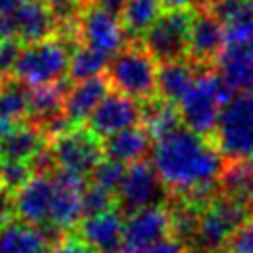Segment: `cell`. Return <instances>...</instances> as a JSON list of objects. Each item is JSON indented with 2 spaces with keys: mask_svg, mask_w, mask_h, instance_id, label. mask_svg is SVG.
I'll return each mask as SVG.
<instances>
[{
  "mask_svg": "<svg viewBox=\"0 0 253 253\" xmlns=\"http://www.w3.org/2000/svg\"><path fill=\"white\" fill-rule=\"evenodd\" d=\"M152 166L164 188L184 196L186 202L200 208L215 198L213 190L225 168L219 148L182 126L156 140L152 148Z\"/></svg>",
  "mask_w": 253,
  "mask_h": 253,
  "instance_id": "1",
  "label": "cell"
},
{
  "mask_svg": "<svg viewBox=\"0 0 253 253\" xmlns=\"http://www.w3.org/2000/svg\"><path fill=\"white\" fill-rule=\"evenodd\" d=\"M229 99L231 89L225 85L219 73H202L178 103L180 119L186 128L206 136L215 130L219 115Z\"/></svg>",
  "mask_w": 253,
  "mask_h": 253,
  "instance_id": "2",
  "label": "cell"
},
{
  "mask_svg": "<svg viewBox=\"0 0 253 253\" xmlns=\"http://www.w3.org/2000/svg\"><path fill=\"white\" fill-rule=\"evenodd\" d=\"M69 63L71 53L67 49V43L63 40L49 38L22 47L14 77L30 89L45 87L59 83L61 77L69 73Z\"/></svg>",
  "mask_w": 253,
  "mask_h": 253,
  "instance_id": "3",
  "label": "cell"
},
{
  "mask_svg": "<svg viewBox=\"0 0 253 253\" xmlns=\"http://www.w3.org/2000/svg\"><path fill=\"white\" fill-rule=\"evenodd\" d=\"M109 81L130 99L150 101L158 93L156 59L144 47H125L109 63Z\"/></svg>",
  "mask_w": 253,
  "mask_h": 253,
  "instance_id": "4",
  "label": "cell"
},
{
  "mask_svg": "<svg viewBox=\"0 0 253 253\" xmlns=\"http://www.w3.org/2000/svg\"><path fill=\"white\" fill-rule=\"evenodd\" d=\"M217 148L229 160L251 158L253 154V93L233 95L217 121L215 126Z\"/></svg>",
  "mask_w": 253,
  "mask_h": 253,
  "instance_id": "5",
  "label": "cell"
},
{
  "mask_svg": "<svg viewBox=\"0 0 253 253\" xmlns=\"http://www.w3.org/2000/svg\"><path fill=\"white\" fill-rule=\"evenodd\" d=\"M249 217V208L229 200L225 196L213 198L208 206L202 208L194 243L204 251H219L223 245H229L233 233Z\"/></svg>",
  "mask_w": 253,
  "mask_h": 253,
  "instance_id": "6",
  "label": "cell"
},
{
  "mask_svg": "<svg viewBox=\"0 0 253 253\" xmlns=\"http://www.w3.org/2000/svg\"><path fill=\"white\" fill-rule=\"evenodd\" d=\"M49 148L59 170L77 174L81 178L93 174L105 154L99 136L85 126H71L67 132L55 136Z\"/></svg>",
  "mask_w": 253,
  "mask_h": 253,
  "instance_id": "7",
  "label": "cell"
},
{
  "mask_svg": "<svg viewBox=\"0 0 253 253\" xmlns=\"http://www.w3.org/2000/svg\"><path fill=\"white\" fill-rule=\"evenodd\" d=\"M192 16L186 10H170L144 34V49L160 63L182 59L188 53Z\"/></svg>",
  "mask_w": 253,
  "mask_h": 253,
  "instance_id": "8",
  "label": "cell"
},
{
  "mask_svg": "<svg viewBox=\"0 0 253 253\" xmlns=\"http://www.w3.org/2000/svg\"><path fill=\"white\" fill-rule=\"evenodd\" d=\"M164 198V184L154 166L140 160L126 168L125 178L117 190V204L123 211L134 213L144 208L160 206Z\"/></svg>",
  "mask_w": 253,
  "mask_h": 253,
  "instance_id": "9",
  "label": "cell"
},
{
  "mask_svg": "<svg viewBox=\"0 0 253 253\" xmlns=\"http://www.w3.org/2000/svg\"><path fill=\"white\" fill-rule=\"evenodd\" d=\"M79 38L85 47L105 55L115 57L125 43V28L117 14H111L99 6L87 8L79 18Z\"/></svg>",
  "mask_w": 253,
  "mask_h": 253,
  "instance_id": "10",
  "label": "cell"
},
{
  "mask_svg": "<svg viewBox=\"0 0 253 253\" xmlns=\"http://www.w3.org/2000/svg\"><path fill=\"white\" fill-rule=\"evenodd\" d=\"M53 180V200L49 210V225L55 229H71L75 227L83 217V192H85V180L77 174L55 170L51 174Z\"/></svg>",
  "mask_w": 253,
  "mask_h": 253,
  "instance_id": "11",
  "label": "cell"
},
{
  "mask_svg": "<svg viewBox=\"0 0 253 253\" xmlns=\"http://www.w3.org/2000/svg\"><path fill=\"white\" fill-rule=\"evenodd\" d=\"M140 115L142 109L134 99L115 91L109 93L93 111V115L87 119V128L99 138H109L125 128L134 126Z\"/></svg>",
  "mask_w": 253,
  "mask_h": 253,
  "instance_id": "12",
  "label": "cell"
},
{
  "mask_svg": "<svg viewBox=\"0 0 253 253\" xmlns=\"http://www.w3.org/2000/svg\"><path fill=\"white\" fill-rule=\"evenodd\" d=\"M172 231V211L164 206L138 210L125 221V247L140 251Z\"/></svg>",
  "mask_w": 253,
  "mask_h": 253,
  "instance_id": "13",
  "label": "cell"
},
{
  "mask_svg": "<svg viewBox=\"0 0 253 253\" xmlns=\"http://www.w3.org/2000/svg\"><path fill=\"white\" fill-rule=\"evenodd\" d=\"M8 20L12 26V34L26 45L49 40V36L57 28L55 12L51 10V6L47 2H42V0L22 2L8 16Z\"/></svg>",
  "mask_w": 253,
  "mask_h": 253,
  "instance_id": "14",
  "label": "cell"
},
{
  "mask_svg": "<svg viewBox=\"0 0 253 253\" xmlns=\"http://www.w3.org/2000/svg\"><path fill=\"white\" fill-rule=\"evenodd\" d=\"M53 200V180L51 176L36 174L24 188L14 194V217L42 227L49 221V210Z\"/></svg>",
  "mask_w": 253,
  "mask_h": 253,
  "instance_id": "15",
  "label": "cell"
},
{
  "mask_svg": "<svg viewBox=\"0 0 253 253\" xmlns=\"http://www.w3.org/2000/svg\"><path fill=\"white\" fill-rule=\"evenodd\" d=\"M79 237L95 253H121L125 247V221L117 210L83 217L79 223Z\"/></svg>",
  "mask_w": 253,
  "mask_h": 253,
  "instance_id": "16",
  "label": "cell"
},
{
  "mask_svg": "<svg viewBox=\"0 0 253 253\" xmlns=\"http://www.w3.org/2000/svg\"><path fill=\"white\" fill-rule=\"evenodd\" d=\"M225 47V28L211 12H200L192 16L188 53L196 61H208L217 57Z\"/></svg>",
  "mask_w": 253,
  "mask_h": 253,
  "instance_id": "17",
  "label": "cell"
},
{
  "mask_svg": "<svg viewBox=\"0 0 253 253\" xmlns=\"http://www.w3.org/2000/svg\"><path fill=\"white\" fill-rule=\"evenodd\" d=\"M107 95H109V81L105 77L99 75L93 79L79 81L71 89H67L63 113L73 125L87 121Z\"/></svg>",
  "mask_w": 253,
  "mask_h": 253,
  "instance_id": "18",
  "label": "cell"
},
{
  "mask_svg": "<svg viewBox=\"0 0 253 253\" xmlns=\"http://www.w3.org/2000/svg\"><path fill=\"white\" fill-rule=\"evenodd\" d=\"M45 142H47V136L38 125L30 121H22L0 142V158L32 162L47 146Z\"/></svg>",
  "mask_w": 253,
  "mask_h": 253,
  "instance_id": "19",
  "label": "cell"
},
{
  "mask_svg": "<svg viewBox=\"0 0 253 253\" xmlns=\"http://www.w3.org/2000/svg\"><path fill=\"white\" fill-rule=\"evenodd\" d=\"M219 75L231 91H251L253 89V51L249 45L243 47H223L217 55Z\"/></svg>",
  "mask_w": 253,
  "mask_h": 253,
  "instance_id": "20",
  "label": "cell"
},
{
  "mask_svg": "<svg viewBox=\"0 0 253 253\" xmlns=\"http://www.w3.org/2000/svg\"><path fill=\"white\" fill-rule=\"evenodd\" d=\"M47 237L42 227L10 219L0 225V253H43Z\"/></svg>",
  "mask_w": 253,
  "mask_h": 253,
  "instance_id": "21",
  "label": "cell"
},
{
  "mask_svg": "<svg viewBox=\"0 0 253 253\" xmlns=\"http://www.w3.org/2000/svg\"><path fill=\"white\" fill-rule=\"evenodd\" d=\"M150 148V134L144 128L138 126H130L125 128L109 138H105L103 142V150L107 154V158H113L117 162H140L144 158V154Z\"/></svg>",
  "mask_w": 253,
  "mask_h": 253,
  "instance_id": "22",
  "label": "cell"
},
{
  "mask_svg": "<svg viewBox=\"0 0 253 253\" xmlns=\"http://www.w3.org/2000/svg\"><path fill=\"white\" fill-rule=\"evenodd\" d=\"M196 81V71L186 59L166 61L158 67V93L168 103H180Z\"/></svg>",
  "mask_w": 253,
  "mask_h": 253,
  "instance_id": "23",
  "label": "cell"
},
{
  "mask_svg": "<svg viewBox=\"0 0 253 253\" xmlns=\"http://www.w3.org/2000/svg\"><path fill=\"white\" fill-rule=\"evenodd\" d=\"M65 95L67 89L63 83H53L45 87H36L30 91V111H28V121L43 128L47 123L63 115L65 107Z\"/></svg>",
  "mask_w": 253,
  "mask_h": 253,
  "instance_id": "24",
  "label": "cell"
},
{
  "mask_svg": "<svg viewBox=\"0 0 253 253\" xmlns=\"http://www.w3.org/2000/svg\"><path fill=\"white\" fill-rule=\"evenodd\" d=\"M221 194L247 208L253 206V164L245 160H231L219 176Z\"/></svg>",
  "mask_w": 253,
  "mask_h": 253,
  "instance_id": "25",
  "label": "cell"
},
{
  "mask_svg": "<svg viewBox=\"0 0 253 253\" xmlns=\"http://www.w3.org/2000/svg\"><path fill=\"white\" fill-rule=\"evenodd\" d=\"M140 119L144 121V130H146L150 136H154L156 140H160V138H164L166 134L178 130L180 125H182L180 111H178L172 103H168V101H164V99H158V101L150 99V101L142 107Z\"/></svg>",
  "mask_w": 253,
  "mask_h": 253,
  "instance_id": "26",
  "label": "cell"
},
{
  "mask_svg": "<svg viewBox=\"0 0 253 253\" xmlns=\"http://www.w3.org/2000/svg\"><path fill=\"white\" fill-rule=\"evenodd\" d=\"M162 16V0H126L121 22L126 34L144 36Z\"/></svg>",
  "mask_w": 253,
  "mask_h": 253,
  "instance_id": "27",
  "label": "cell"
},
{
  "mask_svg": "<svg viewBox=\"0 0 253 253\" xmlns=\"http://www.w3.org/2000/svg\"><path fill=\"white\" fill-rule=\"evenodd\" d=\"M30 87L16 77L0 79V117L14 123H22L30 111Z\"/></svg>",
  "mask_w": 253,
  "mask_h": 253,
  "instance_id": "28",
  "label": "cell"
},
{
  "mask_svg": "<svg viewBox=\"0 0 253 253\" xmlns=\"http://www.w3.org/2000/svg\"><path fill=\"white\" fill-rule=\"evenodd\" d=\"M107 59L105 55L81 45L71 53V63H69V77L73 81H85V79H93L99 77V73L107 67Z\"/></svg>",
  "mask_w": 253,
  "mask_h": 253,
  "instance_id": "29",
  "label": "cell"
},
{
  "mask_svg": "<svg viewBox=\"0 0 253 253\" xmlns=\"http://www.w3.org/2000/svg\"><path fill=\"white\" fill-rule=\"evenodd\" d=\"M36 176L34 168L30 162L22 160H2L0 158V184L8 188L10 192H18L24 188L32 178Z\"/></svg>",
  "mask_w": 253,
  "mask_h": 253,
  "instance_id": "30",
  "label": "cell"
},
{
  "mask_svg": "<svg viewBox=\"0 0 253 253\" xmlns=\"http://www.w3.org/2000/svg\"><path fill=\"white\" fill-rule=\"evenodd\" d=\"M117 204V198L113 192L91 184L85 188L83 192V217H93V215H101L107 213L111 210H115L113 206Z\"/></svg>",
  "mask_w": 253,
  "mask_h": 253,
  "instance_id": "31",
  "label": "cell"
},
{
  "mask_svg": "<svg viewBox=\"0 0 253 253\" xmlns=\"http://www.w3.org/2000/svg\"><path fill=\"white\" fill-rule=\"evenodd\" d=\"M223 26L251 18L253 16V2L251 0H211V10H210Z\"/></svg>",
  "mask_w": 253,
  "mask_h": 253,
  "instance_id": "32",
  "label": "cell"
},
{
  "mask_svg": "<svg viewBox=\"0 0 253 253\" xmlns=\"http://www.w3.org/2000/svg\"><path fill=\"white\" fill-rule=\"evenodd\" d=\"M125 172H126V166L123 162H117L113 158H103L101 164L93 170L91 178H93V184L115 194L125 178Z\"/></svg>",
  "mask_w": 253,
  "mask_h": 253,
  "instance_id": "33",
  "label": "cell"
},
{
  "mask_svg": "<svg viewBox=\"0 0 253 253\" xmlns=\"http://www.w3.org/2000/svg\"><path fill=\"white\" fill-rule=\"evenodd\" d=\"M227 249L229 253H253V217H247L245 223L233 233Z\"/></svg>",
  "mask_w": 253,
  "mask_h": 253,
  "instance_id": "34",
  "label": "cell"
},
{
  "mask_svg": "<svg viewBox=\"0 0 253 253\" xmlns=\"http://www.w3.org/2000/svg\"><path fill=\"white\" fill-rule=\"evenodd\" d=\"M51 253H95L81 237H75V235H61L53 247H51Z\"/></svg>",
  "mask_w": 253,
  "mask_h": 253,
  "instance_id": "35",
  "label": "cell"
},
{
  "mask_svg": "<svg viewBox=\"0 0 253 253\" xmlns=\"http://www.w3.org/2000/svg\"><path fill=\"white\" fill-rule=\"evenodd\" d=\"M136 253H184V243L178 237H164Z\"/></svg>",
  "mask_w": 253,
  "mask_h": 253,
  "instance_id": "36",
  "label": "cell"
},
{
  "mask_svg": "<svg viewBox=\"0 0 253 253\" xmlns=\"http://www.w3.org/2000/svg\"><path fill=\"white\" fill-rule=\"evenodd\" d=\"M14 219V192L0 184V225Z\"/></svg>",
  "mask_w": 253,
  "mask_h": 253,
  "instance_id": "37",
  "label": "cell"
},
{
  "mask_svg": "<svg viewBox=\"0 0 253 253\" xmlns=\"http://www.w3.org/2000/svg\"><path fill=\"white\" fill-rule=\"evenodd\" d=\"M47 4L51 6V10L55 12V16H57V20H59V18L71 14V10L75 8L77 0H47Z\"/></svg>",
  "mask_w": 253,
  "mask_h": 253,
  "instance_id": "38",
  "label": "cell"
},
{
  "mask_svg": "<svg viewBox=\"0 0 253 253\" xmlns=\"http://www.w3.org/2000/svg\"><path fill=\"white\" fill-rule=\"evenodd\" d=\"M125 4H126V0H95V6H99V8H103V10L111 12V14L123 12Z\"/></svg>",
  "mask_w": 253,
  "mask_h": 253,
  "instance_id": "39",
  "label": "cell"
},
{
  "mask_svg": "<svg viewBox=\"0 0 253 253\" xmlns=\"http://www.w3.org/2000/svg\"><path fill=\"white\" fill-rule=\"evenodd\" d=\"M200 2H206V0H162V4L168 6L170 10H186V8L200 4Z\"/></svg>",
  "mask_w": 253,
  "mask_h": 253,
  "instance_id": "40",
  "label": "cell"
},
{
  "mask_svg": "<svg viewBox=\"0 0 253 253\" xmlns=\"http://www.w3.org/2000/svg\"><path fill=\"white\" fill-rule=\"evenodd\" d=\"M12 26H10V20L8 16H0V43L6 42L8 38H12Z\"/></svg>",
  "mask_w": 253,
  "mask_h": 253,
  "instance_id": "41",
  "label": "cell"
},
{
  "mask_svg": "<svg viewBox=\"0 0 253 253\" xmlns=\"http://www.w3.org/2000/svg\"><path fill=\"white\" fill-rule=\"evenodd\" d=\"M20 4L22 0H0V16H10Z\"/></svg>",
  "mask_w": 253,
  "mask_h": 253,
  "instance_id": "42",
  "label": "cell"
},
{
  "mask_svg": "<svg viewBox=\"0 0 253 253\" xmlns=\"http://www.w3.org/2000/svg\"><path fill=\"white\" fill-rule=\"evenodd\" d=\"M18 123H14V121H10V119H4V117H0V142L12 132V128L16 126Z\"/></svg>",
  "mask_w": 253,
  "mask_h": 253,
  "instance_id": "43",
  "label": "cell"
},
{
  "mask_svg": "<svg viewBox=\"0 0 253 253\" xmlns=\"http://www.w3.org/2000/svg\"><path fill=\"white\" fill-rule=\"evenodd\" d=\"M121 253H136V251H132V249H126V247H123V251Z\"/></svg>",
  "mask_w": 253,
  "mask_h": 253,
  "instance_id": "44",
  "label": "cell"
},
{
  "mask_svg": "<svg viewBox=\"0 0 253 253\" xmlns=\"http://www.w3.org/2000/svg\"><path fill=\"white\" fill-rule=\"evenodd\" d=\"M22 2H32V0H22Z\"/></svg>",
  "mask_w": 253,
  "mask_h": 253,
  "instance_id": "45",
  "label": "cell"
},
{
  "mask_svg": "<svg viewBox=\"0 0 253 253\" xmlns=\"http://www.w3.org/2000/svg\"><path fill=\"white\" fill-rule=\"evenodd\" d=\"M251 164H253V154H251Z\"/></svg>",
  "mask_w": 253,
  "mask_h": 253,
  "instance_id": "46",
  "label": "cell"
},
{
  "mask_svg": "<svg viewBox=\"0 0 253 253\" xmlns=\"http://www.w3.org/2000/svg\"><path fill=\"white\" fill-rule=\"evenodd\" d=\"M194 253H204V251H194Z\"/></svg>",
  "mask_w": 253,
  "mask_h": 253,
  "instance_id": "47",
  "label": "cell"
}]
</instances>
